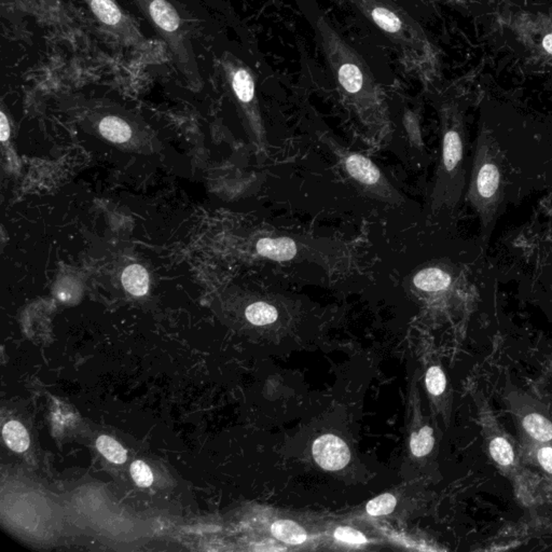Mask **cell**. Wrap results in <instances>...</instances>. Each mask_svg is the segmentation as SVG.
<instances>
[{"instance_id": "6da1fadb", "label": "cell", "mask_w": 552, "mask_h": 552, "mask_svg": "<svg viewBox=\"0 0 552 552\" xmlns=\"http://www.w3.org/2000/svg\"><path fill=\"white\" fill-rule=\"evenodd\" d=\"M552 186V138L481 129L470 158L464 201L479 219V246L488 248L508 207Z\"/></svg>"}, {"instance_id": "7a4b0ae2", "label": "cell", "mask_w": 552, "mask_h": 552, "mask_svg": "<svg viewBox=\"0 0 552 552\" xmlns=\"http://www.w3.org/2000/svg\"><path fill=\"white\" fill-rule=\"evenodd\" d=\"M469 169L465 127L457 116L447 115L441 124L440 158L430 196L432 215L457 212L465 198Z\"/></svg>"}, {"instance_id": "3957f363", "label": "cell", "mask_w": 552, "mask_h": 552, "mask_svg": "<svg viewBox=\"0 0 552 552\" xmlns=\"http://www.w3.org/2000/svg\"><path fill=\"white\" fill-rule=\"evenodd\" d=\"M317 28L345 97L365 124L381 131L386 125V116L376 83L365 73L359 56L336 37L325 22H319Z\"/></svg>"}, {"instance_id": "277c9868", "label": "cell", "mask_w": 552, "mask_h": 552, "mask_svg": "<svg viewBox=\"0 0 552 552\" xmlns=\"http://www.w3.org/2000/svg\"><path fill=\"white\" fill-rule=\"evenodd\" d=\"M162 38L179 74L200 85L201 72L193 47L194 29L179 0H133Z\"/></svg>"}, {"instance_id": "5b68a950", "label": "cell", "mask_w": 552, "mask_h": 552, "mask_svg": "<svg viewBox=\"0 0 552 552\" xmlns=\"http://www.w3.org/2000/svg\"><path fill=\"white\" fill-rule=\"evenodd\" d=\"M319 141L334 154L345 175L359 188V191L380 202L391 205L403 204V196L393 187L373 161L340 145L338 141L327 134H319Z\"/></svg>"}, {"instance_id": "8992f818", "label": "cell", "mask_w": 552, "mask_h": 552, "mask_svg": "<svg viewBox=\"0 0 552 552\" xmlns=\"http://www.w3.org/2000/svg\"><path fill=\"white\" fill-rule=\"evenodd\" d=\"M221 69L231 87L238 104L248 115L255 144L263 154L267 152V141L262 119L256 104V87L250 70L234 56L225 54L221 60Z\"/></svg>"}, {"instance_id": "52a82bcc", "label": "cell", "mask_w": 552, "mask_h": 552, "mask_svg": "<svg viewBox=\"0 0 552 552\" xmlns=\"http://www.w3.org/2000/svg\"><path fill=\"white\" fill-rule=\"evenodd\" d=\"M85 1L100 24L123 46L136 51H149L150 41L144 37L133 18L119 7L116 0Z\"/></svg>"}, {"instance_id": "ba28073f", "label": "cell", "mask_w": 552, "mask_h": 552, "mask_svg": "<svg viewBox=\"0 0 552 552\" xmlns=\"http://www.w3.org/2000/svg\"><path fill=\"white\" fill-rule=\"evenodd\" d=\"M464 272L461 267L445 261L430 263L414 274L411 285L425 294H442L463 285Z\"/></svg>"}, {"instance_id": "9c48e42d", "label": "cell", "mask_w": 552, "mask_h": 552, "mask_svg": "<svg viewBox=\"0 0 552 552\" xmlns=\"http://www.w3.org/2000/svg\"><path fill=\"white\" fill-rule=\"evenodd\" d=\"M312 245H307L298 238L290 236H263L255 244V252L261 258L277 262H286L294 259H302L315 252L309 250Z\"/></svg>"}, {"instance_id": "30bf717a", "label": "cell", "mask_w": 552, "mask_h": 552, "mask_svg": "<svg viewBox=\"0 0 552 552\" xmlns=\"http://www.w3.org/2000/svg\"><path fill=\"white\" fill-rule=\"evenodd\" d=\"M312 452L317 463L326 470L342 469L351 460L348 445L331 434L319 437L313 443Z\"/></svg>"}, {"instance_id": "8fae6325", "label": "cell", "mask_w": 552, "mask_h": 552, "mask_svg": "<svg viewBox=\"0 0 552 552\" xmlns=\"http://www.w3.org/2000/svg\"><path fill=\"white\" fill-rule=\"evenodd\" d=\"M18 3L23 10L49 26L65 28L72 23L63 0H18Z\"/></svg>"}, {"instance_id": "7c38bea8", "label": "cell", "mask_w": 552, "mask_h": 552, "mask_svg": "<svg viewBox=\"0 0 552 552\" xmlns=\"http://www.w3.org/2000/svg\"><path fill=\"white\" fill-rule=\"evenodd\" d=\"M366 10L369 11L373 22L380 28L394 36L403 37L411 36L413 33L411 27L403 22L401 16L397 14L396 10L393 9L392 6L383 3L381 0H368Z\"/></svg>"}, {"instance_id": "4fadbf2b", "label": "cell", "mask_w": 552, "mask_h": 552, "mask_svg": "<svg viewBox=\"0 0 552 552\" xmlns=\"http://www.w3.org/2000/svg\"><path fill=\"white\" fill-rule=\"evenodd\" d=\"M122 284L123 287L133 296H145L149 290V275L145 267L132 265L123 271Z\"/></svg>"}, {"instance_id": "5bb4252c", "label": "cell", "mask_w": 552, "mask_h": 552, "mask_svg": "<svg viewBox=\"0 0 552 552\" xmlns=\"http://www.w3.org/2000/svg\"><path fill=\"white\" fill-rule=\"evenodd\" d=\"M279 309L273 303L258 300L250 303L245 309L246 319L255 326H267L279 319Z\"/></svg>"}, {"instance_id": "9a60e30c", "label": "cell", "mask_w": 552, "mask_h": 552, "mask_svg": "<svg viewBox=\"0 0 552 552\" xmlns=\"http://www.w3.org/2000/svg\"><path fill=\"white\" fill-rule=\"evenodd\" d=\"M100 132L106 139L114 143H125L132 137L129 123L116 116H107L100 122Z\"/></svg>"}, {"instance_id": "2e32d148", "label": "cell", "mask_w": 552, "mask_h": 552, "mask_svg": "<svg viewBox=\"0 0 552 552\" xmlns=\"http://www.w3.org/2000/svg\"><path fill=\"white\" fill-rule=\"evenodd\" d=\"M274 537L290 545H300L307 541V532L302 526L292 520H279L271 526Z\"/></svg>"}, {"instance_id": "e0dca14e", "label": "cell", "mask_w": 552, "mask_h": 552, "mask_svg": "<svg viewBox=\"0 0 552 552\" xmlns=\"http://www.w3.org/2000/svg\"><path fill=\"white\" fill-rule=\"evenodd\" d=\"M526 432L535 440L548 442L552 440V423L537 413H530L522 421Z\"/></svg>"}, {"instance_id": "ac0fdd59", "label": "cell", "mask_w": 552, "mask_h": 552, "mask_svg": "<svg viewBox=\"0 0 552 552\" xmlns=\"http://www.w3.org/2000/svg\"><path fill=\"white\" fill-rule=\"evenodd\" d=\"M3 437L14 452H24L29 447V436L24 426L18 421H10L4 426Z\"/></svg>"}, {"instance_id": "d6986e66", "label": "cell", "mask_w": 552, "mask_h": 552, "mask_svg": "<svg viewBox=\"0 0 552 552\" xmlns=\"http://www.w3.org/2000/svg\"><path fill=\"white\" fill-rule=\"evenodd\" d=\"M96 447H97L98 451L112 463L123 464L127 461V450L112 437H98Z\"/></svg>"}, {"instance_id": "ffe728a7", "label": "cell", "mask_w": 552, "mask_h": 552, "mask_svg": "<svg viewBox=\"0 0 552 552\" xmlns=\"http://www.w3.org/2000/svg\"><path fill=\"white\" fill-rule=\"evenodd\" d=\"M434 432L430 426H424L420 432H413L410 440L412 453L418 457H425L434 447Z\"/></svg>"}, {"instance_id": "44dd1931", "label": "cell", "mask_w": 552, "mask_h": 552, "mask_svg": "<svg viewBox=\"0 0 552 552\" xmlns=\"http://www.w3.org/2000/svg\"><path fill=\"white\" fill-rule=\"evenodd\" d=\"M490 453L493 460L501 466L512 465L514 452L511 445L503 437H495L490 442Z\"/></svg>"}, {"instance_id": "7402d4cb", "label": "cell", "mask_w": 552, "mask_h": 552, "mask_svg": "<svg viewBox=\"0 0 552 552\" xmlns=\"http://www.w3.org/2000/svg\"><path fill=\"white\" fill-rule=\"evenodd\" d=\"M396 504V497L394 495L390 494V493H386V494L380 495V497L371 499L366 506V510H367L370 516H386V514L394 511Z\"/></svg>"}, {"instance_id": "603a6c76", "label": "cell", "mask_w": 552, "mask_h": 552, "mask_svg": "<svg viewBox=\"0 0 552 552\" xmlns=\"http://www.w3.org/2000/svg\"><path fill=\"white\" fill-rule=\"evenodd\" d=\"M445 386H447V380L441 368L437 366L430 367L426 373V386L428 392L434 396H439L445 392Z\"/></svg>"}, {"instance_id": "cb8c5ba5", "label": "cell", "mask_w": 552, "mask_h": 552, "mask_svg": "<svg viewBox=\"0 0 552 552\" xmlns=\"http://www.w3.org/2000/svg\"><path fill=\"white\" fill-rule=\"evenodd\" d=\"M131 474L136 484L142 488H148L154 482L152 469L143 461H135L132 463Z\"/></svg>"}, {"instance_id": "d4e9b609", "label": "cell", "mask_w": 552, "mask_h": 552, "mask_svg": "<svg viewBox=\"0 0 552 552\" xmlns=\"http://www.w3.org/2000/svg\"><path fill=\"white\" fill-rule=\"evenodd\" d=\"M334 537L338 541L351 543V545H363V543H367V538L363 536V533L359 532L354 529L348 528V526H340V528L336 529Z\"/></svg>"}, {"instance_id": "484cf974", "label": "cell", "mask_w": 552, "mask_h": 552, "mask_svg": "<svg viewBox=\"0 0 552 552\" xmlns=\"http://www.w3.org/2000/svg\"><path fill=\"white\" fill-rule=\"evenodd\" d=\"M56 294H58L60 300L69 302L73 299L78 298L79 294H80V287H79V284L73 280H63L56 288Z\"/></svg>"}, {"instance_id": "4316f807", "label": "cell", "mask_w": 552, "mask_h": 552, "mask_svg": "<svg viewBox=\"0 0 552 552\" xmlns=\"http://www.w3.org/2000/svg\"><path fill=\"white\" fill-rule=\"evenodd\" d=\"M537 459L541 467L552 474V447H541L537 452Z\"/></svg>"}, {"instance_id": "83f0119b", "label": "cell", "mask_w": 552, "mask_h": 552, "mask_svg": "<svg viewBox=\"0 0 552 552\" xmlns=\"http://www.w3.org/2000/svg\"><path fill=\"white\" fill-rule=\"evenodd\" d=\"M9 121H8L5 112H1V114H0V138H1V141L6 142L9 138Z\"/></svg>"}, {"instance_id": "f1b7e54d", "label": "cell", "mask_w": 552, "mask_h": 552, "mask_svg": "<svg viewBox=\"0 0 552 552\" xmlns=\"http://www.w3.org/2000/svg\"><path fill=\"white\" fill-rule=\"evenodd\" d=\"M543 48H545L546 51L549 52L550 54H552V33H550V35H547V36L545 37V39H543Z\"/></svg>"}]
</instances>
